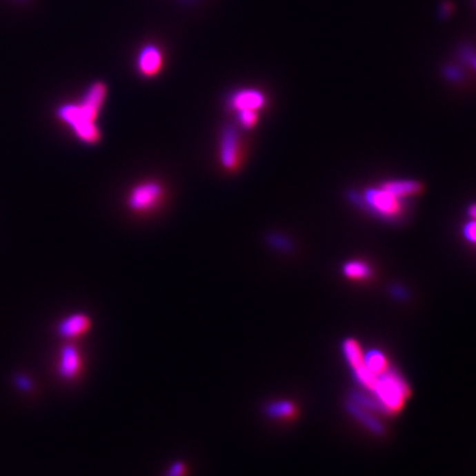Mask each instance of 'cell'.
<instances>
[{
	"label": "cell",
	"mask_w": 476,
	"mask_h": 476,
	"mask_svg": "<svg viewBox=\"0 0 476 476\" xmlns=\"http://www.w3.org/2000/svg\"><path fill=\"white\" fill-rule=\"evenodd\" d=\"M244 158L242 139L237 128L233 126L224 127L219 146V159L226 171H236Z\"/></svg>",
	"instance_id": "obj_5"
},
{
	"label": "cell",
	"mask_w": 476,
	"mask_h": 476,
	"mask_svg": "<svg viewBox=\"0 0 476 476\" xmlns=\"http://www.w3.org/2000/svg\"><path fill=\"white\" fill-rule=\"evenodd\" d=\"M236 118H237L238 123L245 128H252V127L257 125L259 114L258 111L254 110H242L236 111Z\"/></svg>",
	"instance_id": "obj_15"
},
{
	"label": "cell",
	"mask_w": 476,
	"mask_h": 476,
	"mask_svg": "<svg viewBox=\"0 0 476 476\" xmlns=\"http://www.w3.org/2000/svg\"><path fill=\"white\" fill-rule=\"evenodd\" d=\"M468 215H470V217H471V219L476 220V204L470 206V208H468Z\"/></svg>",
	"instance_id": "obj_21"
},
{
	"label": "cell",
	"mask_w": 476,
	"mask_h": 476,
	"mask_svg": "<svg viewBox=\"0 0 476 476\" xmlns=\"http://www.w3.org/2000/svg\"><path fill=\"white\" fill-rule=\"evenodd\" d=\"M269 244L272 245L274 248L279 249V250H284V252H288L290 250V246H291V242L287 239V238L282 237V236H278V235H274V236H270Z\"/></svg>",
	"instance_id": "obj_17"
},
{
	"label": "cell",
	"mask_w": 476,
	"mask_h": 476,
	"mask_svg": "<svg viewBox=\"0 0 476 476\" xmlns=\"http://www.w3.org/2000/svg\"><path fill=\"white\" fill-rule=\"evenodd\" d=\"M349 199L353 204L385 221L401 220L406 208V200L397 197L381 186L366 188L361 195L357 192H349Z\"/></svg>",
	"instance_id": "obj_3"
},
{
	"label": "cell",
	"mask_w": 476,
	"mask_h": 476,
	"mask_svg": "<svg viewBox=\"0 0 476 476\" xmlns=\"http://www.w3.org/2000/svg\"><path fill=\"white\" fill-rule=\"evenodd\" d=\"M381 187L402 200H408L413 196L421 193L424 188L422 184L417 180H389L382 183Z\"/></svg>",
	"instance_id": "obj_11"
},
{
	"label": "cell",
	"mask_w": 476,
	"mask_h": 476,
	"mask_svg": "<svg viewBox=\"0 0 476 476\" xmlns=\"http://www.w3.org/2000/svg\"><path fill=\"white\" fill-rule=\"evenodd\" d=\"M19 1H24V0H19Z\"/></svg>",
	"instance_id": "obj_22"
},
{
	"label": "cell",
	"mask_w": 476,
	"mask_h": 476,
	"mask_svg": "<svg viewBox=\"0 0 476 476\" xmlns=\"http://www.w3.org/2000/svg\"><path fill=\"white\" fill-rule=\"evenodd\" d=\"M92 320L86 314H72L63 317L59 324V333L63 339H77L89 333Z\"/></svg>",
	"instance_id": "obj_10"
},
{
	"label": "cell",
	"mask_w": 476,
	"mask_h": 476,
	"mask_svg": "<svg viewBox=\"0 0 476 476\" xmlns=\"http://www.w3.org/2000/svg\"><path fill=\"white\" fill-rule=\"evenodd\" d=\"M366 393L377 401L384 415H396L404 410L412 396V388L404 376L390 366L376 377L370 390Z\"/></svg>",
	"instance_id": "obj_2"
},
{
	"label": "cell",
	"mask_w": 476,
	"mask_h": 476,
	"mask_svg": "<svg viewBox=\"0 0 476 476\" xmlns=\"http://www.w3.org/2000/svg\"><path fill=\"white\" fill-rule=\"evenodd\" d=\"M346 409L352 415L353 419H356L363 428H366L369 433L375 435H384L385 434V426L381 422L376 413L370 412L360 406L359 404L353 402L349 399L346 402Z\"/></svg>",
	"instance_id": "obj_9"
},
{
	"label": "cell",
	"mask_w": 476,
	"mask_h": 476,
	"mask_svg": "<svg viewBox=\"0 0 476 476\" xmlns=\"http://www.w3.org/2000/svg\"><path fill=\"white\" fill-rule=\"evenodd\" d=\"M106 98L108 86L97 81L86 88L77 102L61 103L56 110V117L79 142L95 144L101 141V130L97 119L103 109Z\"/></svg>",
	"instance_id": "obj_1"
},
{
	"label": "cell",
	"mask_w": 476,
	"mask_h": 476,
	"mask_svg": "<svg viewBox=\"0 0 476 476\" xmlns=\"http://www.w3.org/2000/svg\"><path fill=\"white\" fill-rule=\"evenodd\" d=\"M459 56L464 63H468L471 68L476 70V50L475 48L470 46H463L460 48Z\"/></svg>",
	"instance_id": "obj_16"
},
{
	"label": "cell",
	"mask_w": 476,
	"mask_h": 476,
	"mask_svg": "<svg viewBox=\"0 0 476 476\" xmlns=\"http://www.w3.org/2000/svg\"><path fill=\"white\" fill-rule=\"evenodd\" d=\"M229 106L235 111H259L266 105V97L257 89H239L229 97Z\"/></svg>",
	"instance_id": "obj_7"
},
{
	"label": "cell",
	"mask_w": 476,
	"mask_h": 476,
	"mask_svg": "<svg viewBox=\"0 0 476 476\" xmlns=\"http://www.w3.org/2000/svg\"><path fill=\"white\" fill-rule=\"evenodd\" d=\"M59 373L63 379L73 380L82 372L83 361L79 348L75 346H65L61 348L59 357Z\"/></svg>",
	"instance_id": "obj_8"
},
{
	"label": "cell",
	"mask_w": 476,
	"mask_h": 476,
	"mask_svg": "<svg viewBox=\"0 0 476 476\" xmlns=\"http://www.w3.org/2000/svg\"><path fill=\"white\" fill-rule=\"evenodd\" d=\"M187 475V466L183 462H175L170 466V470L166 476H186Z\"/></svg>",
	"instance_id": "obj_20"
},
{
	"label": "cell",
	"mask_w": 476,
	"mask_h": 476,
	"mask_svg": "<svg viewBox=\"0 0 476 476\" xmlns=\"http://www.w3.org/2000/svg\"><path fill=\"white\" fill-rule=\"evenodd\" d=\"M265 414L274 421H291L298 414V406L290 399H277L265 406Z\"/></svg>",
	"instance_id": "obj_12"
},
{
	"label": "cell",
	"mask_w": 476,
	"mask_h": 476,
	"mask_svg": "<svg viewBox=\"0 0 476 476\" xmlns=\"http://www.w3.org/2000/svg\"><path fill=\"white\" fill-rule=\"evenodd\" d=\"M341 272L350 281H366L372 278L373 275L372 266H369L366 262L360 259H353V261L346 262L341 268Z\"/></svg>",
	"instance_id": "obj_14"
},
{
	"label": "cell",
	"mask_w": 476,
	"mask_h": 476,
	"mask_svg": "<svg viewBox=\"0 0 476 476\" xmlns=\"http://www.w3.org/2000/svg\"><path fill=\"white\" fill-rule=\"evenodd\" d=\"M163 63L161 49L155 44H146L137 56V70L143 77H154L161 70Z\"/></svg>",
	"instance_id": "obj_6"
},
{
	"label": "cell",
	"mask_w": 476,
	"mask_h": 476,
	"mask_svg": "<svg viewBox=\"0 0 476 476\" xmlns=\"http://www.w3.org/2000/svg\"><path fill=\"white\" fill-rule=\"evenodd\" d=\"M444 76L446 79L453 81V82H459L460 79H463V73L458 66L454 65H448L444 69Z\"/></svg>",
	"instance_id": "obj_19"
},
{
	"label": "cell",
	"mask_w": 476,
	"mask_h": 476,
	"mask_svg": "<svg viewBox=\"0 0 476 476\" xmlns=\"http://www.w3.org/2000/svg\"><path fill=\"white\" fill-rule=\"evenodd\" d=\"M363 363L366 370L370 372L373 376H379L392 366L388 357L385 356V353L381 349L376 348L369 349L364 352Z\"/></svg>",
	"instance_id": "obj_13"
},
{
	"label": "cell",
	"mask_w": 476,
	"mask_h": 476,
	"mask_svg": "<svg viewBox=\"0 0 476 476\" xmlns=\"http://www.w3.org/2000/svg\"><path fill=\"white\" fill-rule=\"evenodd\" d=\"M463 236L464 238L471 242V244H476V220L471 219L470 221L467 222L463 228Z\"/></svg>",
	"instance_id": "obj_18"
},
{
	"label": "cell",
	"mask_w": 476,
	"mask_h": 476,
	"mask_svg": "<svg viewBox=\"0 0 476 476\" xmlns=\"http://www.w3.org/2000/svg\"><path fill=\"white\" fill-rule=\"evenodd\" d=\"M164 197V188L158 181H143L128 192L127 206L137 213H147L158 208Z\"/></svg>",
	"instance_id": "obj_4"
}]
</instances>
